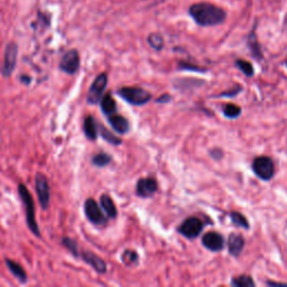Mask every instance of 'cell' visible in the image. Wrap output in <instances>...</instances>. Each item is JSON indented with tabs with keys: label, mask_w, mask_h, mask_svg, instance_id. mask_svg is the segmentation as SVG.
Returning <instances> with one entry per match:
<instances>
[{
	"label": "cell",
	"mask_w": 287,
	"mask_h": 287,
	"mask_svg": "<svg viewBox=\"0 0 287 287\" xmlns=\"http://www.w3.org/2000/svg\"><path fill=\"white\" fill-rule=\"evenodd\" d=\"M60 69L66 74H75L80 70V55L76 49H70L63 55Z\"/></svg>",
	"instance_id": "cell-9"
},
{
	"label": "cell",
	"mask_w": 287,
	"mask_h": 287,
	"mask_svg": "<svg viewBox=\"0 0 287 287\" xmlns=\"http://www.w3.org/2000/svg\"><path fill=\"white\" fill-rule=\"evenodd\" d=\"M98 128L100 130V135H101V137L103 139H106L108 143H110L112 145H120L121 144V139L118 138L117 136L112 135V133H110L107 128H104L102 125H98Z\"/></svg>",
	"instance_id": "cell-22"
},
{
	"label": "cell",
	"mask_w": 287,
	"mask_h": 287,
	"mask_svg": "<svg viewBox=\"0 0 287 287\" xmlns=\"http://www.w3.org/2000/svg\"><path fill=\"white\" fill-rule=\"evenodd\" d=\"M62 245L64 246L65 248L70 250V253L73 255L74 257H79V247H77V244L74 239L69 238V237H64L62 239Z\"/></svg>",
	"instance_id": "cell-26"
},
{
	"label": "cell",
	"mask_w": 287,
	"mask_h": 287,
	"mask_svg": "<svg viewBox=\"0 0 287 287\" xmlns=\"http://www.w3.org/2000/svg\"><path fill=\"white\" fill-rule=\"evenodd\" d=\"M203 229V223L198 218H189L182 223L179 228V231L181 235H183L186 238H197V237L201 234Z\"/></svg>",
	"instance_id": "cell-10"
},
{
	"label": "cell",
	"mask_w": 287,
	"mask_h": 287,
	"mask_svg": "<svg viewBox=\"0 0 287 287\" xmlns=\"http://www.w3.org/2000/svg\"><path fill=\"white\" fill-rule=\"evenodd\" d=\"M17 55H18V46L16 43H9L6 49H4V56H3V63L1 66V74L4 77H9L13 70H15L17 64Z\"/></svg>",
	"instance_id": "cell-5"
},
{
	"label": "cell",
	"mask_w": 287,
	"mask_h": 287,
	"mask_svg": "<svg viewBox=\"0 0 287 287\" xmlns=\"http://www.w3.org/2000/svg\"><path fill=\"white\" fill-rule=\"evenodd\" d=\"M231 221L235 223L236 226L244 228V229H249V222L241 213L239 212H231L230 213Z\"/></svg>",
	"instance_id": "cell-25"
},
{
	"label": "cell",
	"mask_w": 287,
	"mask_h": 287,
	"mask_svg": "<svg viewBox=\"0 0 287 287\" xmlns=\"http://www.w3.org/2000/svg\"><path fill=\"white\" fill-rule=\"evenodd\" d=\"M100 103H101V110L106 116H110L116 113L117 103L110 93H107L103 98H101Z\"/></svg>",
	"instance_id": "cell-19"
},
{
	"label": "cell",
	"mask_w": 287,
	"mask_h": 287,
	"mask_svg": "<svg viewBox=\"0 0 287 287\" xmlns=\"http://www.w3.org/2000/svg\"><path fill=\"white\" fill-rule=\"evenodd\" d=\"M6 265L8 270L10 271L11 274L16 277V279L20 282V283H26L27 282V274L19 264L15 263L11 259H6Z\"/></svg>",
	"instance_id": "cell-18"
},
{
	"label": "cell",
	"mask_w": 287,
	"mask_h": 287,
	"mask_svg": "<svg viewBox=\"0 0 287 287\" xmlns=\"http://www.w3.org/2000/svg\"><path fill=\"white\" fill-rule=\"evenodd\" d=\"M118 94L125 101L134 104V106H143L152 99V94L140 88H128V86H126V88H121L118 91Z\"/></svg>",
	"instance_id": "cell-3"
},
{
	"label": "cell",
	"mask_w": 287,
	"mask_h": 287,
	"mask_svg": "<svg viewBox=\"0 0 287 287\" xmlns=\"http://www.w3.org/2000/svg\"><path fill=\"white\" fill-rule=\"evenodd\" d=\"M180 66L182 69H190V70H198V71H203V69H200V67L193 66V65H188V63H180Z\"/></svg>",
	"instance_id": "cell-30"
},
{
	"label": "cell",
	"mask_w": 287,
	"mask_h": 287,
	"mask_svg": "<svg viewBox=\"0 0 287 287\" xmlns=\"http://www.w3.org/2000/svg\"><path fill=\"white\" fill-rule=\"evenodd\" d=\"M137 194L142 198H148L157 191V183L153 179H140L136 186Z\"/></svg>",
	"instance_id": "cell-12"
},
{
	"label": "cell",
	"mask_w": 287,
	"mask_h": 287,
	"mask_svg": "<svg viewBox=\"0 0 287 287\" xmlns=\"http://www.w3.org/2000/svg\"><path fill=\"white\" fill-rule=\"evenodd\" d=\"M147 42L150 45V47H153L156 51H161L164 47V38L161 34L153 33L148 36Z\"/></svg>",
	"instance_id": "cell-21"
},
{
	"label": "cell",
	"mask_w": 287,
	"mask_h": 287,
	"mask_svg": "<svg viewBox=\"0 0 287 287\" xmlns=\"http://www.w3.org/2000/svg\"><path fill=\"white\" fill-rule=\"evenodd\" d=\"M81 257L86 264H89L91 267H93L95 272L100 273V274H103V273L107 272L106 263L92 252H83L81 254Z\"/></svg>",
	"instance_id": "cell-13"
},
{
	"label": "cell",
	"mask_w": 287,
	"mask_h": 287,
	"mask_svg": "<svg viewBox=\"0 0 287 287\" xmlns=\"http://www.w3.org/2000/svg\"><path fill=\"white\" fill-rule=\"evenodd\" d=\"M18 193H19V197H20L21 201H22V203H24V207H25L27 226H28L29 230L33 232L36 237H39L40 231H39L37 221H36V217H35L34 199H33V197H31L30 192L28 190H27V188L24 184L18 185Z\"/></svg>",
	"instance_id": "cell-2"
},
{
	"label": "cell",
	"mask_w": 287,
	"mask_h": 287,
	"mask_svg": "<svg viewBox=\"0 0 287 287\" xmlns=\"http://www.w3.org/2000/svg\"><path fill=\"white\" fill-rule=\"evenodd\" d=\"M108 83V76L106 73H101L99 74L95 80L93 81V83L91 84L89 92H88V102L91 104L98 103L102 98V94L106 90V86Z\"/></svg>",
	"instance_id": "cell-8"
},
{
	"label": "cell",
	"mask_w": 287,
	"mask_h": 287,
	"mask_svg": "<svg viewBox=\"0 0 287 287\" xmlns=\"http://www.w3.org/2000/svg\"><path fill=\"white\" fill-rule=\"evenodd\" d=\"M245 246V239L244 237L238 234H231L229 236V240H228V248H229V253L232 256L238 257L241 250L244 249Z\"/></svg>",
	"instance_id": "cell-15"
},
{
	"label": "cell",
	"mask_w": 287,
	"mask_h": 287,
	"mask_svg": "<svg viewBox=\"0 0 287 287\" xmlns=\"http://www.w3.org/2000/svg\"><path fill=\"white\" fill-rule=\"evenodd\" d=\"M231 285L236 286V287H253L255 286V282L253 281V279L250 276L241 275L232 280Z\"/></svg>",
	"instance_id": "cell-23"
},
{
	"label": "cell",
	"mask_w": 287,
	"mask_h": 287,
	"mask_svg": "<svg viewBox=\"0 0 287 287\" xmlns=\"http://www.w3.org/2000/svg\"><path fill=\"white\" fill-rule=\"evenodd\" d=\"M137 259H138L137 254L133 252V250H126L124 255H122V261H124V263L127 264V265H131V264L136 263L137 262Z\"/></svg>",
	"instance_id": "cell-29"
},
{
	"label": "cell",
	"mask_w": 287,
	"mask_h": 287,
	"mask_svg": "<svg viewBox=\"0 0 287 287\" xmlns=\"http://www.w3.org/2000/svg\"><path fill=\"white\" fill-rule=\"evenodd\" d=\"M170 98H171L170 95H163V97L159 98L157 101L158 102H165V101H168V100H170Z\"/></svg>",
	"instance_id": "cell-32"
},
{
	"label": "cell",
	"mask_w": 287,
	"mask_h": 287,
	"mask_svg": "<svg viewBox=\"0 0 287 287\" xmlns=\"http://www.w3.org/2000/svg\"><path fill=\"white\" fill-rule=\"evenodd\" d=\"M248 45H249V48H250V51H252L254 57H256V58L263 57L261 45H259V43H258L256 33H255V29L248 36Z\"/></svg>",
	"instance_id": "cell-20"
},
{
	"label": "cell",
	"mask_w": 287,
	"mask_h": 287,
	"mask_svg": "<svg viewBox=\"0 0 287 287\" xmlns=\"http://www.w3.org/2000/svg\"><path fill=\"white\" fill-rule=\"evenodd\" d=\"M236 65L246 76L254 75V67L252 65V63H249L245 60H238V61H236Z\"/></svg>",
	"instance_id": "cell-27"
},
{
	"label": "cell",
	"mask_w": 287,
	"mask_h": 287,
	"mask_svg": "<svg viewBox=\"0 0 287 287\" xmlns=\"http://www.w3.org/2000/svg\"><path fill=\"white\" fill-rule=\"evenodd\" d=\"M189 13L193 20L202 27L220 25L227 18V12L221 7L210 2L193 3L189 8Z\"/></svg>",
	"instance_id": "cell-1"
},
{
	"label": "cell",
	"mask_w": 287,
	"mask_h": 287,
	"mask_svg": "<svg viewBox=\"0 0 287 287\" xmlns=\"http://www.w3.org/2000/svg\"><path fill=\"white\" fill-rule=\"evenodd\" d=\"M98 124L97 121L94 120V118L92 116H88L85 118L84 120V125H83V131L86 136V138H89L91 140L97 139L98 137Z\"/></svg>",
	"instance_id": "cell-16"
},
{
	"label": "cell",
	"mask_w": 287,
	"mask_h": 287,
	"mask_svg": "<svg viewBox=\"0 0 287 287\" xmlns=\"http://www.w3.org/2000/svg\"><path fill=\"white\" fill-rule=\"evenodd\" d=\"M111 162V156L106 153H98L92 157V164L98 167L107 166Z\"/></svg>",
	"instance_id": "cell-24"
},
{
	"label": "cell",
	"mask_w": 287,
	"mask_h": 287,
	"mask_svg": "<svg viewBox=\"0 0 287 287\" xmlns=\"http://www.w3.org/2000/svg\"><path fill=\"white\" fill-rule=\"evenodd\" d=\"M108 121L110 126L113 128V130L117 131L118 134L124 135L126 133H128L129 130V122L126 119L125 117H122L120 115H113L108 116Z\"/></svg>",
	"instance_id": "cell-14"
},
{
	"label": "cell",
	"mask_w": 287,
	"mask_h": 287,
	"mask_svg": "<svg viewBox=\"0 0 287 287\" xmlns=\"http://www.w3.org/2000/svg\"><path fill=\"white\" fill-rule=\"evenodd\" d=\"M202 244L204 247L211 250V252H220L225 247L223 237L215 231L208 232V234L204 235L202 238Z\"/></svg>",
	"instance_id": "cell-11"
},
{
	"label": "cell",
	"mask_w": 287,
	"mask_h": 287,
	"mask_svg": "<svg viewBox=\"0 0 287 287\" xmlns=\"http://www.w3.org/2000/svg\"><path fill=\"white\" fill-rule=\"evenodd\" d=\"M286 65H287V61H286Z\"/></svg>",
	"instance_id": "cell-33"
},
{
	"label": "cell",
	"mask_w": 287,
	"mask_h": 287,
	"mask_svg": "<svg viewBox=\"0 0 287 287\" xmlns=\"http://www.w3.org/2000/svg\"><path fill=\"white\" fill-rule=\"evenodd\" d=\"M35 188L37 192L38 201L40 207L46 210L49 206V200H51V193H49V185L46 176L42 173H37L35 175Z\"/></svg>",
	"instance_id": "cell-6"
},
{
	"label": "cell",
	"mask_w": 287,
	"mask_h": 287,
	"mask_svg": "<svg viewBox=\"0 0 287 287\" xmlns=\"http://www.w3.org/2000/svg\"><path fill=\"white\" fill-rule=\"evenodd\" d=\"M100 206L103 209V211L106 212L108 218H116L117 217V209L115 203H113L112 199L109 197L108 194H102L100 198Z\"/></svg>",
	"instance_id": "cell-17"
},
{
	"label": "cell",
	"mask_w": 287,
	"mask_h": 287,
	"mask_svg": "<svg viewBox=\"0 0 287 287\" xmlns=\"http://www.w3.org/2000/svg\"><path fill=\"white\" fill-rule=\"evenodd\" d=\"M223 113H225V116L228 118H237L241 113V109L239 106H236L234 103H229L223 109Z\"/></svg>",
	"instance_id": "cell-28"
},
{
	"label": "cell",
	"mask_w": 287,
	"mask_h": 287,
	"mask_svg": "<svg viewBox=\"0 0 287 287\" xmlns=\"http://www.w3.org/2000/svg\"><path fill=\"white\" fill-rule=\"evenodd\" d=\"M253 170L258 177H261L264 181L271 180L274 176L275 168H274V162L272 158L267 156H261L254 159L253 163Z\"/></svg>",
	"instance_id": "cell-4"
},
{
	"label": "cell",
	"mask_w": 287,
	"mask_h": 287,
	"mask_svg": "<svg viewBox=\"0 0 287 287\" xmlns=\"http://www.w3.org/2000/svg\"><path fill=\"white\" fill-rule=\"evenodd\" d=\"M30 77L29 76H27V75H21L20 76V81L22 82L24 84H29L30 83Z\"/></svg>",
	"instance_id": "cell-31"
},
{
	"label": "cell",
	"mask_w": 287,
	"mask_h": 287,
	"mask_svg": "<svg viewBox=\"0 0 287 287\" xmlns=\"http://www.w3.org/2000/svg\"><path fill=\"white\" fill-rule=\"evenodd\" d=\"M84 212L88 220L95 226H103L107 223V217L103 215L101 208L93 199H88L84 203Z\"/></svg>",
	"instance_id": "cell-7"
}]
</instances>
